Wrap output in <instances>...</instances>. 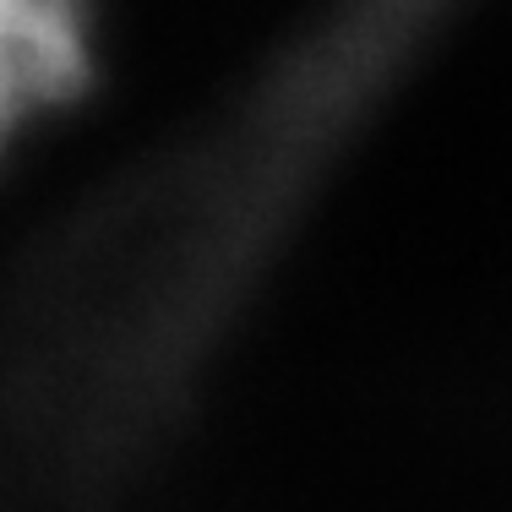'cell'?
I'll list each match as a JSON object with an SVG mask.
<instances>
[{
	"instance_id": "obj_1",
	"label": "cell",
	"mask_w": 512,
	"mask_h": 512,
	"mask_svg": "<svg viewBox=\"0 0 512 512\" xmlns=\"http://www.w3.org/2000/svg\"><path fill=\"white\" fill-rule=\"evenodd\" d=\"M88 71V0H0V142Z\"/></svg>"
}]
</instances>
